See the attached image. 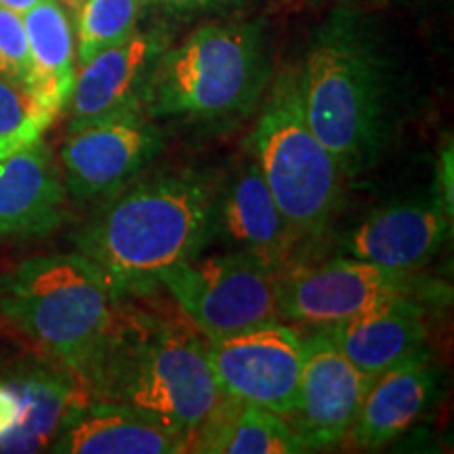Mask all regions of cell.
<instances>
[{"instance_id": "5b68a950", "label": "cell", "mask_w": 454, "mask_h": 454, "mask_svg": "<svg viewBox=\"0 0 454 454\" xmlns=\"http://www.w3.org/2000/svg\"><path fill=\"white\" fill-rule=\"evenodd\" d=\"M270 78L263 27L254 21L208 24L167 49L147 82L152 118L234 122L259 104Z\"/></svg>"}, {"instance_id": "7c38bea8", "label": "cell", "mask_w": 454, "mask_h": 454, "mask_svg": "<svg viewBox=\"0 0 454 454\" xmlns=\"http://www.w3.org/2000/svg\"><path fill=\"white\" fill-rule=\"evenodd\" d=\"M371 381L334 348L322 328L303 339L297 402L286 423L305 452L339 444L349 434Z\"/></svg>"}, {"instance_id": "d4e9b609", "label": "cell", "mask_w": 454, "mask_h": 454, "mask_svg": "<svg viewBox=\"0 0 454 454\" xmlns=\"http://www.w3.org/2000/svg\"><path fill=\"white\" fill-rule=\"evenodd\" d=\"M24 412V394L20 381L0 383V444L9 438Z\"/></svg>"}, {"instance_id": "7a4b0ae2", "label": "cell", "mask_w": 454, "mask_h": 454, "mask_svg": "<svg viewBox=\"0 0 454 454\" xmlns=\"http://www.w3.org/2000/svg\"><path fill=\"white\" fill-rule=\"evenodd\" d=\"M99 400L156 419L190 442L223 397L207 348L194 334L141 311H118L87 379Z\"/></svg>"}, {"instance_id": "9a60e30c", "label": "cell", "mask_w": 454, "mask_h": 454, "mask_svg": "<svg viewBox=\"0 0 454 454\" xmlns=\"http://www.w3.org/2000/svg\"><path fill=\"white\" fill-rule=\"evenodd\" d=\"M334 348L366 377L429 356L425 309L417 299L397 297L345 320L322 326Z\"/></svg>"}, {"instance_id": "83f0119b", "label": "cell", "mask_w": 454, "mask_h": 454, "mask_svg": "<svg viewBox=\"0 0 454 454\" xmlns=\"http://www.w3.org/2000/svg\"><path fill=\"white\" fill-rule=\"evenodd\" d=\"M38 3H41V0H0V7L15 11V13H20V15H26L27 11L36 7Z\"/></svg>"}, {"instance_id": "ffe728a7", "label": "cell", "mask_w": 454, "mask_h": 454, "mask_svg": "<svg viewBox=\"0 0 454 454\" xmlns=\"http://www.w3.org/2000/svg\"><path fill=\"white\" fill-rule=\"evenodd\" d=\"M190 452L297 454L305 452V448L280 414L223 394L192 438Z\"/></svg>"}, {"instance_id": "30bf717a", "label": "cell", "mask_w": 454, "mask_h": 454, "mask_svg": "<svg viewBox=\"0 0 454 454\" xmlns=\"http://www.w3.org/2000/svg\"><path fill=\"white\" fill-rule=\"evenodd\" d=\"M207 356L223 394L286 419L297 402L303 339L280 322L208 339Z\"/></svg>"}, {"instance_id": "f1b7e54d", "label": "cell", "mask_w": 454, "mask_h": 454, "mask_svg": "<svg viewBox=\"0 0 454 454\" xmlns=\"http://www.w3.org/2000/svg\"><path fill=\"white\" fill-rule=\"evenodd\" d=\"M57 3H59L61 7H64V9L67 11V13L76 15L78 9H81L82 4H84V0H57Z\"/></svg>"}, {"instance_id": "4fadbf2b", "label": "cell", "mask_w": 454, "mask_h": 454, "mask_svg": "<svg viewBox=\"0 0 454 454\" xmlns=\"http://www.w3.org/2000/svg\"><path fill=\"white\" fill-rule=\"evenodd\" d=\"M452 234V215L438 196L395 202L368 215L345 238L351 259L397 271L423 268L442 251Z\"/></svg>"}, {"instance_id": "ba28073f", "label": "cell", "mask_w": 454, "mask_h": 454, "mask_svg": "<svg viewBox=\"0 0 454 454\" xmlns=\"http://www.w3.org/2000/svg\"><path fill=\"white\" fill-rule=\"evenodd\" d=\"M162 147L160 129L141 106L70 122L61 147L66 192L78 202L107 200L150 167Z\"/></svg>"}, {"instance_id": "44dd1931", "label": "cell", "mask_w": 454, "mask_h": 454, "mask_svg": "<svg viewBox=\"0 0 454 454\" xmlns=\"http://www.w3.org/2000/svg\"><path fill=\"white\" fill-rule=\"evenodd\" d=\"M24 394V412L20 423L0 444V452H32L55 440V434L81 404L70 387L47 377L20 381Z\"/></svg>"}, {"instance_id": "52a82bcc", "label": "cell", "mask_w": 454, "mask_h": 454, "mask_svg": "<svg viewBox=\"0 0 454 454\" xmlns=\"http://www.w3.org/2000/svg\"><path fill=\"white\" fill-rule=\"evenodd\" d=\"M181 309L208 339L268 325L280 317V274L251 254L225 251L170 265L158 276Z\"/></svg>"}, {"instance_id": "ac0fdd59", "label": "cell", "mask_w": 454, "mask_h": 454, "mask_svg": "<svg viewBox=\"0 0 454 454\" xmlns=\"http://www.w3.org/2000/svg\"><path fill=\"white\" fill-rule=\"evenodd\" d=\"M61 454H177L187 442L156 419L135 408L104 402L78 406L53 440Z\"/></svg>"}, {"instance_id": "d6986e66", "label": "cell", "mask_w": 454, "mask_h": 454, "mask_svg": "<svg viewBox=\"0 0 454 454\" xmlns=\"http://www.w3.org/2000/svg\"><path fill=\"white\" fill-rule=\"evenodd\" d=\"M30 72L26 93L55 121L66 110L76 81V34L70 13L57 0H41L24 15Z\"/></svg>"}, {"instance_id": "5bb4252c", "label": "cell", "mask_w": 454, "mask_h": 454, "mask_svg": "<svg viewBox=\"0 0 454 454\" xmlns=\"http://www.w3.org/2000/svg\"><path fill=\"white\" fill-rule=\"evenodd\" d=\"M168 49L162 30H137L127 41L99 51L78 66L67 107L70 122L89 121L127 107H144L156 61Z\"/></svg>"}, {"instance_id": "e0dca14e", "label": "cell", "mask_w": 454, "mask_h": 454, "mask_svg": "<svg viewBox=\"0 0 454 454\" xmlns=\"http://www.w3.org/2000/svg\"><path fill=\"white\" fill-rule=\"evenodd\" d=\"M440 377L429 356L417 357L374 377L351 425V440L362 450H379L406 434L434 404Z\"/></svg>"}, {"instance_id": "3957f363", "label": "cell", "mask_w": 454, "mask_h": 454, "mask_svg": "<svg viewBox=\"0 0 454 454\" xmlns=\"http://www.w3.org/2000/svg\"><path fill=\"white\" fill-rule=\"evenodd\" d=\"M297 87L305 121L343 177L371 168L394 122L381 59L351 17L337 15L317 30L297 67Z\"/></svg>"}, {"instance_id": "2e32d148", "label": "cell", "mask_w": 454, "mask_h": 454, "mask_svg": "<svg viewBox=\"0 0 454 454\" xmlns=\"http://www.w3.org/2000/svg\"><path fill=\"white\" fill-rule=\"evenodd\" d=\"M64 208L66 185L43 139L0 156V238L47 234Z\"/></svg>"}, {"instance_id": "4316f807", "label": "cell", "mask_w": 454, "mask_h": 454, "mask_svg": "<svg viewBox=\"0 0 454 454\" xmlns=\"http://www.w3.org/2000/svg\"><path fill=\"white\" fill-rule=\"evenodd\" d=\"M164 9L175 11V13H192V11H204L219 7V4L230 3V0H154Z\"/></svg>"}, {"instance_id": "8fae6325", "label": "cell", "mask_w": 454, "mask_h": 454, "mask_svg": "<svg viewBox=\"0 0 454 454\" xmlns=\"http://www.w3.org/2000/svg\"><path fill=\"white\" fill-rule=\"evenodd\" d=\"M211 242L251 254L280 276L294 265L297 247L303 242L280 213L257 162L248 154L215 185Z\"/></svg>"}, {"instance_id": "277c9868", "label": "cell", "mask_w": 454, "mask_h": 454, "mask_svg": "<svg viewBox=\"0 0 454 454\" xmlns=\"http://www.w3.org/2000/svg\"><path fill=\"white\" fill-rule=\"evenodd\" d=\"M121 299L81 253L38 254L0 274V311L84 381L104 354Z\"/></svg>"}, {"instance_id": "7402d4cb", "label": "cell", "mask_w": 454, "mask_h": 454, "mask_svg": "<svg viewBox=\"0 0 454 454\" xmlns=\"http://www.w3.org/2000/svg\"><path fill=\"white\" fill-rule=\"evenodd\" d=\"M145 0H84L76 17L78 66L137 32Z\"/></svg>"}, {"instance_id": "cb8c5ba5", "label": "cell", "mask_w": 454, "mask_h": 454, "mask_svg": "<svg viewBox=\"0 0 454 454\" xmlns=\"http://www.w3.org/2000/svg\"><path fill=\"white\" fill-rule=\"evenodd\" d=\"M30 72V47L24 15L0 7V78L26 90Z\"/></svg>"}, {"instance_id": "603a6c76", "label": "cell", "mask_w": 454, "mask_h": 454, "mask_svg": "<svg viewBox=\"0 0 454 454\" xmlns=\"http://www.w3.org/2000/svg\"><path fill=\"white\" fill-rule=\"evenodd\" d=\"M51 118L38 110L26 90L0 78V156L43 139Z\"/></svg>"}, {"instance_id": "9c48e42d", "label": "cell", "mask_w": 454, "mask_h": 454, "mask_svg": "<svg viewBox=\"0 0 454 454\" xmlns=\"http://www.w3.org/2000/svg\"><path fill=\"white\" fill-rule=\"evenodd\" d=\"M397 297H421L412 271H397L360 259H334L280 276V316L316 328L345 320Z\"/></svg>"}, {"instance_id": "484cf974", "label": "cell", "mask_w": 454, "mask_h": 454, "mask_svg": "<svg viewBox=\"0 0 454 454\" xmlns=\"http://www.w3.org/2000/svg\"><path fill=\"white\" fill-rule=\"evenodd\" d=\"M452 177H454V158H452V141L448 139L440 150L438 158V200L448 213L454 215L452 204Z\"/></svg>"}, {"instance_id": "6da1fadb", "label": "cell", "mask_w": 454, "mask_h": 454, "mask_svg": "<svg viewBox=\"0 0 454 454\" xmlns=\"http://www.w3.org/2000/svg\"><path fill=\"white\" fill-rule=\"evenodd\" d=\"M213 190L194 170L129 184L74 236L78 253L104 271L121 297L150 291L162 270L208 247Z\"/></svg>"}, {"instance_id": "8992f818", "label": "cell", "mask_w": 454, "mask_h": 454, "mask_svg": "<svg viewBox=\"0 0 454 454\" xmlns=\"http://www.w3.org/2000/svg\"><path fill=\"white\" fill-rule=\"evenodd\" d=\"M244 147L299 240L325 236L339 213L343 173L305 121L297 67L280 74Z\"/></svg>"}]
</instances>
